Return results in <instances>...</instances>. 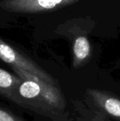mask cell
<instances>
[{"label": "cell", "mask_w": 120, "mask_h": 121, "mask_svg": "<svg viewBox=\"0 0 120 121\" xmlns=\"http://www.w3.org/2000/svg\"><path fill=\"white\" fill-rule=\"evenodd\" d=\"M91 54V47L86 36H78L73 44V67L76 69L84 65Z\"/></svg>", "instance_id": "8992f818"}, {"label": "cell", "mask_w": 120, "mask_h": 121, "mask_svg": "<svg viewBox=\"0 0 120 121\" xmlns=\"http://www.w3.org/2000/svg\"><path fill=\"white\" fill-rule=\"evenodd\" d=\"M117 66H118V67H120V62H119V63L117 64Z\"/></svg>", "instance_id": "9c48e42d"}, {"label": "cell", "mask_w": 120, "mask_h": 121, "mask_svg": "<svg viewBox=\"0 0 120 121\" xmlns=\"http://www.w3.org/2000/svg\"><path fill=\"white\" fill-rule=\"evenodd\" d=\"M13 70L22 79L15 94V104L52 121H72L65 97L58 85L24 70Z\"/></svg>", "instance_id": "6da1fadb"}, {"label": "cell", "mask_w": 120, "mask_h": 121, "mask_svg": "<svg viewBox=\"0 0 120 121\" xmlns=\"http://www.w3.org/2000/svg\"><path fill=\"white\" fill-rule=\"evenodd\" d=\"M80 0H1L0 8L18 13H37L53 11L70 6Z\"/></svg>", "instance_id": "3957f363"}, {"label": "cell", "mask_w": 120, "mask_h": 121, "mask_svg": "<svg viewBox=\"0 0 120 121\" xmlns=\"http://www.w3.org/2000/svg\"><path fill=\"white\" fill-rule=\"evenodd\" d=\"M77 121H112L101 113L88 107L81 101H73Z\"/></svg>", "instance_id": "52a82bcc"}, {"label": "cell", "mask_w": 120, "mask_h": 121, "mask_svg": "<svg viewBox=\"0 0 120 121\" xmlns=\"http://www.w3.org/2000/svg\"><path fill=\"white\" fill-rule=\"evenodd\" d=\"M0 121H25L8 108L0 105Z\"/></svg>", "instance_id": "ba28073f"}, {"label": "cell", "mask_w": 120, "mask_h": 121, "mask_svg": "<svg viewBox=\"0 0 120 121\" xmlns=\"http://www.w3.org/2000/svg\"><path fill=\"white\" fill-rule=\"evenodd\" d=\"M22 79L0 67V95L11 102H14L16 91Z\"/></svg>", "instance_id": "5b68a950"}, {"label": "cell", "mask_w": 120, "mask_h": 121, "mask_svg": "<svg viewBox=\"0 0 120 121\" xmlns=\"http://www.w3.org/2000/svg\"><path fill=\"white\" fill-rule=\"evenodd\" d=\"M86 105L109 118L120 121V98L104 90L88 89L85 93Z\"/></svg>", "instance_id": "277c9868"}, {"label": "cell", "mask_w": 120, "mask_h": 121, "mask_svg": "<svg viewBox=\"0 0 120 121\" xmlns=\"http://www.w3.org/2000/svg\"><path fill=\"white\" fill-rule=\"evenodd\" d=\"M0 60L8 65L12 69L26 71L50 84L58 85L57 82L52 76L1 38H0Z\"/></svg>", "instance_id": "7a4b0ae2"}]
</instances>
